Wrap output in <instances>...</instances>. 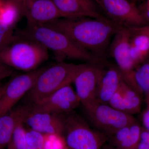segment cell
<instances>
[{"instance_id":"277c9868","label":"cell","mask_w":149,"mask_h":149,"mask_svg":"<svg viewBox=\"0 0 149 149\" xmlns=\"http://www.w3.org/2000/svg\"><path fill=\"white\" fill-rule=\"evenodd\" d=\"M11 42L0 52V61L13 69L27 72L47 60L48 50L34 40L15 35Z\"/></svg>"},{"instance_id":"7c38bea8","label":"cell","mask_w":149,"mask_h":149,"mask_svg":"<svg viewBox=\"0 0 149 149\" xmlns=\"http://www.w3.org/2000/svg\"><path fill=\"white\" fill-rule=\"evenodd\" d=\"M23 16L29 26L43 25L65 17L52 0H27Z\"/></svg>"},{"instance_id":"5b68a950","label":"cell","mask_w":149,"mask_h":149,"mask_svg":"<svg viewBox=\"0 0 149 149\" xmlns=\"http://www.w3.org/2000/svg\"><path fill=\"white\" fill-rule=\"evenodd\" d=\"M82 107L85 120L88 124L107 137L136 120L133 115L116 110L108 104L96 101Z\"/></svg>"},{"instance_id":"d590c367","label":"cell","mask_w":149,"mask_h":149,"mask_svg":"<svg viewBox=\"0 0 149 149\" xmlns=\"http://www.w3.org/2000/svg\"><path fill=\"white\" fill-rule=\"evenodd\" d=\"M7 149H16V148L14 145L12 141H11L10 143L9 144L7 148Z\"/></svg>"},{"instance_id":"9a60e30c","label":"cell","mask_w":149,"mask_h":149,"mask_svg":"<svg viewBox=\"0 0 149 149\" xmlns=\"http://www.w3.org/2000/svg\"><path fill=\"white\" fill-rule=\"evenodd\" d=\"M124 81L123 74L116 65L107 64L100 79L96 94V101L108 104Z\"/></svg>"},{"instance_id":"ac0fdd59","label":"cell","mask_w":149,"mask_h":149,"mask_svg":"<svg viewBox=\"0 0 149 149\" xmlns=\"http://www.w3.org/2000/svg\"><path fill=\"white\" fill-rule=\"evenodd\" d=\"M126 84L143 97L147 107H149V57L136 67Z\"/></svg>"},{"instance_id":"7a4b0ae2","label":"cell","mask_w":149,"mask_h":149,"mask_svg":"<svg viewBox=\"0 0 149 149\" xmlns=\"http://www.w3.org/2000/svg\"><path fill=\"white\" fill-rule=\"evenodd\" d=\"M16 35L34 40L52 51L58 62L67 59L85 63L104 60L81 47L66 34L47 25H27Z\"/></svg>"},{"instance_id":"7402d4cb","label":"cell","mask_w":149,"mask_h":149,"mask_svg":"<svg viewBox=\"0 0 149 149\" xmlns=\"http://www.w3.org/2000/svg\"><path fill=\"white\" fill-rule=\"evenodd\" d=\"M43 149H68L65 138L60 134H44Z\"/></svg>"},{"instance_id":"603a6c76","label":"cell","mask_w":149,"mask_h":149,"mask_svg":"<svg viewBox=\"0 0 149 149\" xmlns=\"http://www.w3.org/2000/svg\"><path fill=\"white\" fill-rule=\"evenodd\" d=\"M27 132L24 123L19 124L15 130L12 141L16 149H27Z\"/></svg>"},{"instance_id":"8fae6325","label":"cell","mask_w":149,"mask_h":149,"mask_svg":"<svg viewBox=\"0 0 149 149\" xmlns=\"http://www.w3.org/2000/svg\"><path fill=\"white\" fill-rule=\"evenodd\" d=\"M131 37L129 28L123 27L113 37L108 51V53L113 58L116 65L122 72L124 81L130 77L136 68L130 55Z\"/></svg>"},{"instance_id":"9c48e42d","label":"cell","mask_w":149,"mask_h":149,"mask_svg":"<svg viewBox=\"0 0 149 149\" xmlns=\"http://www.w3.org/2000/svg\"><path fill=\"white\" fill-rule=\"evenodd\" d=\"M46 67L38 68L24 74L17 75L4 85L0 105V117L12 109L17 102L25 96Z\"/></svg>"},{"instance_id":"d6986e66","label":"cell","mask_w":149,"mask_h":149,"mask_svg":"<svg viewBox=\"0 0 149 149\" xmlns=\"http://www.w3.org/2000/svg\"><path fill=\"white\" fill-rule=\"evenodd\" d=\"M130 53L136 68L145 61L149 57V37L143 35H132Z\"/></svg>"},{"instance_id":"f546056e","label":"cell","mask_w":149,"mask_h":149,"mask_svg":"<svg viewBox=\"0 0 149 149\" xmlns=\"http://www.w3.org/2000/svg\"><path fill=\"white\" fill-rule=\"evenodd\" d=\"M140 141L149 146V131L142 126Z\"/></svg>"},{"instance_id":"30bf717a","label":"cell","mask_w":149,"mask_h":149,"mask_svg":"<svg viewBox=\"0 0 149 149\" xmlns=\"http://www.w3.org/2000/svg\"><path fill=\"white\" fill-rule=\"evenodd\" d=\"M80 104L76 92L70 84L32 106L31 112L66 114L74 111Z\"/></svg>"},{"instance_id":"3957f363","label":"cell","mask_w":149,"mask_h":149,"mask_svg":"<svg viewBox=\"0 0 149 149\" xmlns=\"http://www.w3.org/2000/svg\"><path fill=\"white\" fill-rule=\"evenodd\" d=\"M82 65L63 61L47 67L25 95L27 105L33 106L61 88L73 83Z\"/></svg>"},{"instance_id":"4316f807","label":"cell","mask_w":149,"mask_h":149,"mask_svg":"<svg viewBox=\"0 0 149 149\" xmlns=\"http://www.w3.org/2000/svg\"><path fill=\"white\" fill-rule=\"evenodd\" d=\"M128 28L130 29L132 35H143L149 37V24L141 27Z\"/></svg>"},{"instance_id":"836d02e7","label":"cell","mask_w":149,"mask_h":149,"mask_svg":"<svg viewBox=\"0 0 149 149\" xmlns=\"http://www.w3.org/2000/svg\"><path fill=\"white\" fill-rule=\"evenodd\" d=\"M143 14L144 17L146 19L147 21L148 22H149V9H145V11L144 13H143Z\"/></svg>"},{"instance_id":"52a82bcc","label":"cell","mask_w":149,"mask_h":149,"mask_svg":"<svg viewBox=\"0 0 149 149\" xmlns=\"http://www.w3.org/2000/svg\"><path fill=\"white\" fill-rule=\"evenodd\" d=\"M108 19L123 27H141L148 24L143 13L130 0H94Z\"/></svg>"},{"instance_id":"8d00e7d4","label":"cell","mask_w":149,"mask_h":149,"mask_svg":"<svg viewBox=\"0 0 149 149\" xmlns=\"http://www.w3.org/2000/svg\"><path fill=\"white\" fill-rule=\"evenodd\" d=\"M149 9V0H146V9Z\"/></svg>"},{"instance_id":"cb8c5ba5","label":"cell","mask_w":149,"mask_h":149,"mask_svg":"<svg viewBox=\"0 0 149 149\" xmlns=\"http://www.w3.org/2000/svg\"><path fill=\"white\" fill-rule=\"evenodd\" d=\"M15 37L13 27L0 20V52L11 42Z\"/></svg>"},{"instance_id":"44dd1931","label":"cell","mask_w":149,"mask_h":149,"mask_svg":"<svg viewBox=\"0 0 149 149\" xmlns=\"http://www.w3.org/2000/svg\"><path fill=\"white\" fill-rule=\"evenodd\" d=\"M21 15L17 8L8 1L0 9V20L11 27Z\"/></svg>"},{"instance_id":"8992f818","label":"cell","mask_w":149,"mask_h":149,"mask_svg":"<svg viewBox=\"0 0 149 149\" xmlns=\"http://www.w3.org/2000/svg\"><path fill=\"white\" fill-rule=\"evenodd\" d=\"M65 133L68 149H101L108 139L74 111L65 114Z\"/></svg>"},{"instance_id":"74e56055","label":"cell","mask_w":149,"mask_h":149,"mask_svg":"<svg viewBox=\"0 0 149 149\" xmlns=\"http://www.w3.org/2000/svg\"><path fill=\"white\" fill-rule=\"evenodd\" d=\"M136 1H137V0H133V2H134V3L136 2Z\"/></svg>"},{"instance_id":"4dcf8cb0","label":"cell","mask_w":149,"mask_h":149,"mask_svg":"<svg viewBox=\"0 0 149 149\" xmlns=\"http://www.w3.org/2000/svg\"><path fill=\"white\" fill-rule=\"evenodd\" d=\"M142 119L143 125V127L145 128L149 127V107H147L146 109L144 111Z\"/></svg>"},{"instance_id":"f35d334b","label":"cell","mask_w":149,"mask_h":149,"mask_svg":"<svg viewBox=\"0 0 149 149\" xmlns=\"http://www.w3.org/2000/svg\"><path fill=\"white\" fill-rule=\"evenodd\" d=\"M130 1H133V0H130Z\"/></svg>"},{"instance_id":"e575fe53","label":"cell","mask_w":149,"mask_h":149,"mask_svg":"<svg viewBox=\"0 0 149 149\" xmlns=\"http://www.w3.org/2000/svg\"><path fill=\"white\" fill-rule=\"evenodd\" d=\"M4 90V85H0V105H1V100Z\"/></svg>"},{"instance_id":"83f0119b","label":"cell","mask_w":149,"mask_h":149,"mask_svg":"<svg viewBox=\"0 0 149 149\" xmlns=\"http://www.w3.org/2000/svg\"><path fill=\"white\" fill-rule=\"evenodd\" d=\"M13 72L12 68L0 61V80L10 77Z\"/></svg>"},{"instance_id":"d6a6232c","label":"cell","mask_w":149,"mask_h":149,"mask_svg":"<svg viewBox=\"0 0 149 149\" xmlns=\"http://www.w3.org/2000/svg\"><path fill=\"white\" fill-rule=\"evenodd\" d=\"M101 149H121L118 148H115V147L112 146H110L107 143H106L103 145Z\"/></svg>"},{"instance_id":"6da1fadb","label":"cell","mask_w":149,"mask_h":149,"mask_svg":"<svg viewBox=\"0 0 149 149\" xmlns=\"http://www.w3.org/2000/svg\"><path fill=\"white\" fill-rule=\"evenodd\" d=\"M43 25L63 32L81 47L104 60L113 37L123 27L109 19L89 17L60 18Z\"/></svg>"},{"instance_id":"4fadbf2b","label":"cell","mask_w":149,"mask_h":149,"mask_svg":"<svg viewBox=\"0 0 149 149\" xmlns=\"http://www.w3.org/2000/svg\"><path fill=\"white\" fill-rule=\"evenodd\" d=\"M24 123L32 130L43 134L62 135L65 133V114L30 112Z\"/></svg>"},{"instance_id":"484cf974","label":"cell","mask_w":149,"mask_h":149,"mask_svg":"<svg viewBox=\"0 0 149 149\" xmlns=\"http://www.w3.org/2000/svg\"><path fill=\"white\" fill-rule=\"evenodd\" d=\"M108 104L116 110L126 113L122 92L120 87L118 90L113 94V95L112 96Z\"/></svg>"},{"instance_id":"ba28073f","label":"cell","mask_w":149,"mask_h":149,"mask_svg":"<svg viewBox=\"0 0 149 149\" xmlns=\"http://www.w3.org/2000/svg\"><path fill=\"white\" fill-rule=\"evenodd\" d=\"M107 64L105 60L82 64L73 82L82 107L87 106L96 101L97 88Z\"/></svg>"},{"instance_id":"e0dca14e","label":"cell","mask_w":149,"mask_h":149,"mask_svg":"<svg viewBox=\"0 0 149 149\" xmlns=\"http://www.w3.org/2000/svg\"><path fill=\"white\" fill-rule=\"evenodd\" d=\"M142 126L137 120L108 137L107 143L121 149H136L141 139Z\"/></svg>"},{"instance_id":"f1b7e54d","label":"cell","mask_w":149,"mask_h":149,"mask_svg":"<svg viewBox=\"0 0 149 149\" xmlns=\"http://www.w3.org/2000/svg\"><path fill=\"white\" fill-rule=\"evenodd\" d=\"M17 8L21 15H24L27 0H7Z\"/></svg>"},{"instance_id":"1f68e13d","label":"cell","mask_w":149,"mask_h":149,"mask_svg":"<svg viewBox=\"0 0 149 149\" xmlns=\"http://www.w3.org/2000/svg\"><path fill=\"white\" fill-rule=\"evenodd\" d=\"M136 149H149V146L143 142L140 141Z\"/></svg>"},{"instance_id":"d4e9b609","label":"cell","mask_w":149,"mask_h":149,"mask_svg":"<svg viewBox=\"0 0 149 149\" xmlns=\"http://www.w3.org/2000/svg\"><path fill=\"white\" fill-rule=\"evenodd\" d=\"M27 149H43L44 134L32 129L27 130Z\"/></svg>"},{"instance_id":"ffe728a7","label":"cell","mask_w":149,"mask_h":149,"mask_svg":"<svg viewBox=\"0 0 149 149\" xmlns=\"http://www.w3.org/2000/svg\"><path fill=\"white\" fill-rule=\"evenodd\" d=\"M126 113L133 115L141 111L142 97L124 81L120 85Z\"/></svg>"},{"instance_id":"5bb4252c","label":"cell","mask_w":149,"mask_h":149,"mask_svg":"<svg viewBox=\"0 0 149 149\" xmlns=\"http://www.w3.org/2000/svg\"><path fill=\"white\" fill-rule=\"evenodd\" d=\"M64 18L89 17L108 19L94 0H52Z\"/></svg>"},{"instance_id":"2e32d148","label":"cell","mask_w":149,"mask_h":149,"mask_svg":"<svg viewBox=\"0 0 149 149\" xmlns=\"http://www.w3.org/2000/svg\"><path fill=\"white\" fill-rule=\"evenodd\" d=\"M32 107L22 106L13 109L0 117V149H5L12 140L14 132L19 124L24 123Z\"/></svg>"}]
</instances>
